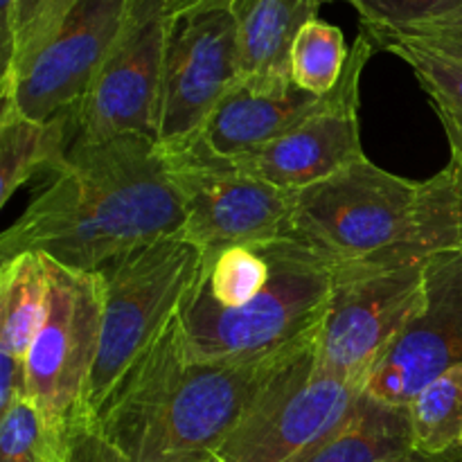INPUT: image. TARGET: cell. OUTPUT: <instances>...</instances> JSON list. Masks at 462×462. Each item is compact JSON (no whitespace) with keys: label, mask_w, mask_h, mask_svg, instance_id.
I'll return each mask as SVG.
<instances>
[{"label":"cell","mask_w":462,"mask_h":462,"mask_svg":"<svg viewBox=\"0 0 462 462\" xmlns=\"http://www.w3.org/2000/svg\"><path fill=\"white\" fill-rule=\"evenodd\" d=\"M63 462H134L106 440L90 422V415L75 420L66 429V458Z\"/></svg>","instance_id":"28"},{"label":"cell","mask_w":462,"mask_h":462,"mask_svg":"<svg viewBox=\"0 0 462 462\" xmlns=\"http://www.w3.org/2000/svg\"><path fill=\"white\" fill-rule=\"evenodd\" d=\"M162 0H131L125 30L75 108V143L125 134L156 140L162 63L171 32Z\"/></svg>","instance_id":"10"},{"label":"cell","mask_w":462,"mask_h":462,"mask_svg":"<svg viewBox=\"0 0 462 462\" xmlns=\"http://www.w3.org/2000/svg\"><path fill=\"white\" fill-rule=\"evenodd\" d=\"M45 262L48 307L25 356L27 397L68 429L90 415V377L102 337V280L97 271H77L50 257Z\"/></svg>","instance_id":"8"},{"label":"cell","mask_w":462,"mask_h":462,"mask_svg":"<svg viewBox=\"0 0 462 462\" xmlns=\"http://www.w3.org/2000/svg\"><path fill=\"white\" fill-rule=\"evenodd\" d=\"M364 391L323 368L310 338L280 356L215 462H298L346 422Z\"/></svg>","instance_id":"6"},{"label":"cell","mask_w":462,"mask_h":462,"mask_svg":"<svg viewBox=\"0 0 462 462\" xmlns=\"http://www.w3.org/2000/svg\"><path fill=\"white\" fill-rule=\"evenodd\" d=\"M323 0H233L237 30V84L260 95L291 86V50Z\"/></svg>","instance_id":"16"},{"label":"cell","mask_w":462,"mask_h":462,"mask_svg":"<svg viewBox=\"0 0 462 462\" xmlns=\"http://www.w3.org/2000/svg\"><path fill=\"white\" fill-rule=\"evenodd\" d=\"M415 248L420 255L462 253V161L420 183L415 212Z\"/></svg>","instance_id":"22"},{"label":"cell","mask_w":462,"mask_h":462,"mask_svg":"<svg viewBox=\"0 0 462 462\" xmlns=\"http://www.w3.org/2000/svg\"><path fill=\"white\" fill-rule=\"evenodd\" d=\"M350 59L346 36L320 18L307 23L291 50V84L311 95L332 93Z\"/></svg>","instance_id":"24"},{"label":"cell","mask_w":462,"mask_h":462,"mask_svg":"<svg viewBox=\"0 0 462 462\" xmlns=\"http://www.w3.org/2000/svg\"><path fill=\"white\" fill-rule=\"evenodd\" d=\"M16 5L18 0H0V79H5L12 70Z\"/></svg>","instance_id":"30"},{"label":"cell","mask_w":462,"mask_h":462,"mask_svg":"<svg viewBox=\"0 0 462 462\" xmlns=\"http://www.w3.org/2000/svg\"><path fill=\"white\" fill-rule=\"evenodd\" d=\"M280 356L262 364L189 359L176 314L90 422L134 462H215Z\"/></svg>","instance_id":"2"},{"label":"cell","mask_w":462,"mask_h":462,"mask_svg":"<svg viewBox=\"0 0 462 462\" xmlns=\"http://www.w3.org/2000/svg\"><path fill=\"white\" fill-rule=\"evenodd\" d=\"M131 0H79L61 30L18 72L3 106L32 120L75 111L116 48Z\"/></svg>","instance_id":"13"},{"label":"cell","mask_w":462,"mask_h":462,"mask_svg":"<svg viewBox=\"0 0 462 462\" xmlns=\"http://www.w3.org/2000/svg\"><path fill=\"white\" fill-rule=\"evenodd\" d=\"M409 415L420 454L462 460V364L429 383L409 404Z\"/></svg>","instance_id":"21"},{"label":"cell","mask_w":462,"mask_h":462,"mask_svg":"<svg viewBox=\"0 0 462 462\" xmlns=\"http://www.w3.org/2000/svg\"><path fill=\"white\" fill-rule=\"evenodd\" d=\"M462 364V253L427 262V296L365 383V393L409 406L440 374Z\"/></svg>","instance_id":"14"},{"label":"cell","mask_w":462,"mask_h":462,"mask_svg":"<svg viewBox=\"0 0 462 462\" xmlns=\"http://www.w3.org/2000/svg\"><path fill=\"white\" fill-rule=\"evenodd\" d=\"M75 143V113L32 120L14 106L0 111V206L41 170H57Z\"/></svg>","instance_id":"18"},{"label":"cell","mask_w":462,"mask_h":462,"mask_svg":"<svg viewBox=\"0 0 462 462\" xmlns=\"http://www.w3.org/2000/svg\"><path fill=\"white\" fill-rule=\"evenodd\" d=\"M235 84L237 30L230 7L176 18L162 63L158 147L165 153L188 149Z\"/></svg>","instance_id":"11"},{"label":"cell","mask_w":462,"mask_h":462,"mask_svg":"<svg viewBox=\"0 0 462 462\" xmlns=\"http://www.w3.org/2000/svg\"><path fill=\"white\" fill-rule=\"evenodd\" d=\"M328 99L329 93L319 97L293 84L284 93L273 95L253 93L246 86L235 84L188 149H197L217 161L239 162L300 125L323 108Z\"/></svg>","instance_id":"15"},{"label":"cell","mask_w":462,"mask_h":462,"mask_svg":"<svg viewBox=\"0 0 462 462\" xmlns=\"http://www.w3.org/2000/svg\"><path fill=\"white\" fill-rule=\"evenodd\" d=\"M374 50L370 36L359 30L341 81L329 93L328 104L233 165L284 192H300L368 158L359 131V86Z\"/></svg>","instance_id":"12"},{"label":"cell","mask_w":462,"mask_h":462,"mask_svg":"<svg viewBox=\"0 0 462 462\" xmlns=\"http://www.w3.org/2000/svg\"><path fill=\"white\" fill-rule=\"evenodd\" d=\"M201 271L203 253L180 233L143 244L97 271L104 311L97 361L90 377V415L179 314Z\"/></svg>","instance_id":"5"},{"label":"cell","mask_w":462,"mask_h":462,"mask_svg":"<svg viewBox=\"0 0 462 462\" xmlns=\"http://www.w3.org/2000/svg\"><path fill=\"white\" fill-rule=\"evenodd\" d=\"M365 34V32H364ZM370 39H382V36H402V39H415L433 48L447 50V52L462 54V9L442 21L429 23V25L415 27V30L400 32V34H368Z\"/></svg>","instance_id":"29"},{"label":"cell","mask_w":462,"mask_h":462,"mask_svg":"<svg viewBox=\"0 0 462 462\" xmlns=\"http://www.w3.org/2000/svg\"><path fill=\"white\" fill-rule=\"evenodd\" d=\"M165 156L185 210L180 235L199 246L203 262L233 246H255L284 235L291 192L197 149Z\"/></svg>","instance_id":"9"},{"label":"cell","mask_w":462,"mask_h":462,"mask_svg":"<svg viewBox=\"0 0 462 462\" xmlns=\"http://www.w3.org/2000/svg\"><path fill=\"white\" fill-rule=\"evenodd\" d=\"M79 0H18L12 70L0 79V99H9L18 72L52 41Z\"/></svg>","instance_id":"26"},{"label":"cell","mask_w":462,"mask_h":462,"mask_svg":"<svg viewBox=\"0 0 462 462\" xmlns=\"http://www.w3.org/2000/svg\"><path fill=\"white\" fill-rule=\"evenodd\" d=\"M429 257H400L338 269L316 334L319 364L365 386L379 361L424 305Z\"/></svg>","instance_id":"7"},{"label":"cell","mask_w":462,"mask_h":462,"mask_svg":"<svg viewBox=\"0 0 462 462\" xmlns=\"http://www.w3.org/2000/svg\"><path fill=\"white\" fill-rule=\"evenodd\" d=\"M48 262L18 253L0 264V356L25 361L48 307Z\"/></svg>","instance_id":"19"},{"label":"cell","mask_w":462,"mask_h":462,"mask_svg":"<svg viewBox=\"0 0 462 462\" xmlns=\"http://www.w3.org/2000/svg\"><path fill=\"white\" fill-rule=\"evenodd\" d=\"M271 280V260L260 246H233L215 260L203 262V287L215 305L239 310Z\"/></svg>","instance_id":"25"},{"label":"cell","mask_w":462,"mask_h":462,"mask_svg":"<svg viewBox=\"0 0 462 462\" xmlns=\"http://www.w3.org/2000/svg\"><path fill=\"white\" fill-rule=\"evenodd\" d=\"M167 7V14L171 16V21L180 16H188V14L197 12H208V9H219V7H230L233 0H162Z\"/></svg>","instance_id":"31"},{"label":"cell","mask_w":462,"mask_h":462,"mask_svg":"<svg viewBox=\"0 0 462 462\" xmlns=\"http://www.w3.org/2000/svg\"><path fill=\"white\" fill-rule=\"evenodd\" d=\"M271 260V280L239 310L215 305L203 271L179 310L189 359L210 364H262L319 334L338 266L289 235L255 244Z\"/></svg>","instance_id":"3"},{"label":"cell","mask_w":462,"mask_h":462,"mask_svg":"<svg viewBox=\"0 0 462 462\" xmlns=\"http://www.w3.org/2000/svg\"><path fill=\"white\" fill-rule=\"evenodd\" d=\"M377 50L400 57L413 70L449 140L451 158L462 161V54L447 52L415 39H370Z\"/></svg>","instance_id":"20"},{"label":"cell","mask_w":462,"mask_h":462,"mask_svg":"<svg viewBox=\"0 0 462 462\" xmlns=\"http://www.w3.org/2000/svg\"><path fill=\"white\" fill-rule=\"evenodd\" d=\"M0 420V462H63L66 429L32 397H16Z\"/></svg>","instance_id":"23"},{"label":"cell","mask_w":462,"mask_h":462,"mask_svg":"<svg viewBox=\"0 0 462 462\" xmlns=\"http://www.w3.org/2000/svg\"><path fill=\"white\" fill-rule=\"evenodd\" d=\"M418 194L420 183L364 158L291 192L284 235L338 269L420 255L415 248Z\"/></svg>","instance_id":"4"},{"label":"cell","mask_w":462,"mask_h":462,"mask_svg":"<svg viewBox=\"0 0 462 462\" xmlns=\"http://www.w3.org/2000/svg\"><path fill=\"white\" fill-rule=\"evenodd\" d=\"M298 462H462L431 458L415 447L409 406H393L364 391L346 422Z\"/></svg>","instance_id":"17"},{"label":"cell","mask_w":462,"mask_h":462,"mask_svg":"<svg viewBox=\"0 0 462 462\" xmlns=\"http://www.w3.org/2000/svg\"><path fill=\"white\" fill-rule=\"evenodd\" d=\"M338 3V0H323ZM359 14L365 34H400L442 21L462 9V0H341Z\"/></svg>","instance_id":"27"},{"label":"cell","mask_w":462,"mask_h":462,"mask_svg":"<svg viewBox=\"0 0 462 462\" xmlns=\"http://www.w3.org/2000/svg\"><path fill=\"white\" fill-rule=\"evenodd\" d=\"M185 210L170 162L153 138L72 143L66 161L0 237V255L41 253L77 271L180 233Z\"/></svg>","instance_id":"1"}]
</instances>
